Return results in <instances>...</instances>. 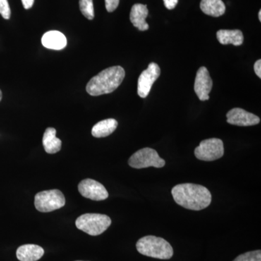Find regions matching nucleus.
<instances>
[{
	"instance_id": "nucleus-2",
	"label": "nucleus",
	"mask_w": 261,
	"mask_h": 261,
	"mask_svg": "<svg viewBox=\"0 0 261 261\" xmlns=\"http://www.w3.org/2000/svg\"><path fill=\"white\" fill-rule=\"evenodd\" d=\"M124 78L125 70L121 66L110 67L89 81L86 89L92 96L110 94L121 85Z\"/></svg>"
},
{
	"instance_id": "nucleus-18",
	"label": "nucleus",
	"mask_w": 261,
	"mask_h": 261,
	"mask_svg": "<svg viewBox=\"0 0 261 261\" xmlns=\"http://www.w3.org/2000/svg\"><path fill=\"white\" fill-rule=\"evenodd\" d=\"M200 9L205 14L212 17H220L226 11V6L222 0H202Z\"/></svg>"
},
{
	"instance_id": "nucleus-27",
	"label": "nucleus",
	"mask_w": 261,
	"mask_h": 261,
	"mask_svg": "<svg viewBox=\"0 0 261 261\" xmlns=\"http://www.w3.org/2000/svg\"><path fill=\"white\" fill-rule=\"evenodd\" d=\"M2 98H3V93H2L1 89H0V101L2 100Z\"/></svg>"
},
{
	"instance_id": "nucleus-13",
	"label": "nucleus",
	"mask_w": 261,
	"mask_h": 261,
	"mask_svg": "<svg viewBox=\"0 0 261 261\" xmlns=\"http://www.w3.org/2000/svg\"><path fill=\"white\" fill-rule=\"evenodd\" d=\"M42 43L47 49L61 50L67 45V39L63 33L58 31L46 32L42 38Z\"/></svg>"
},
{
	"instance_id": "nucleus-9",
	"label": "nucleus",
	"mask_w": 261,
	"mask_h": 261,
	"mask_svg": "<svg viewBox=\"0 0 261 261\" xmlns=\"http://www.w3.org/2000/svg\"><path fill=\"white\" fill-rule=\"evenodd\" d=\"M78 189L84 197L94 201L106 200L109 196L107 190L102 184L90 178L82 180L79 185Z\"/></svg>"
},
{
	"instance_id": "nucleus-23",
	"label": "nucleus",
	"mask_w": 261,
	"mask_h": 261,
	"mask_svg": "<svg viewBox=\"0 0 261 261\" xmlns=\"http://www.w3.org/2000/svg\"><path fill=\"white\" fill-rule=\"evenodd\" d=\"M164 5L168 10H173L176 8L178 0H163Z\"/></svg>"
},
{
	"instance_id": "nucleus-20",
	"label": "nucleus",
	"mask_w": 261,
	"mask_h": 261,
	"mask_svg": "<svg viewBox=\"0 0 261 261\" xmlns=\"http://www.w3.org/2000/svg\"><path fill=\"white\" fill-rule=\"evenodd\" d=\"M233 261H261V251L259 250L245 252L239 255Z\"/></svg>"
},
{
	"instance_id": "nucleus-25",
	"label": "nucleus",
	"mask_w": 261,
	"mask_h": 261,
	"mask_svg": "<svg viewBox=\"0 0 261 261\" xmlns=\"http://www.w3.org/2000/svg\"><path fill=\"white\" fill-rule=\"evenodd\" d=\"M22 3H23V8L25 10L30 9L32 8L33 5L34 3V0H21Z\"/></svg>"
},
{
	"instance_id": "nucleus-22",
	"label": "nucleus",
	"mask_w": 261,
	"mask_h": 261,
	"mask_svg": "<svg viewBox=\"0 0 261 261\" xmlns=\"http://www.w3.org/2000/svg\"><path fill=\"white\" fill-rule=\"evenodd\" d=\"M105 1H106V10L109 13H112L118 8L120 0H105Z\"/></svg>"
},
{
	"instance_id": "nucleus-24",
	"label": "nucleus",
	"mask_w": 261,
	"mask_h": 261,
	"mask_svg": "<svg viewBox=\"0 0 261 261\" xmlns=\"http://www.w3.org/2000/svg\"><path fill=\"white\" fill-rule=\"evenodd\" d=\"M254 70H255V73H256L257 76L259 78H261V61L260 60H258L255 62V65H254Z\"/></svg>"
},
{
	"instance_id": "nucleus-19",
	"label": "nucleus",
	"mask_w": 261,
	"mask_h": 261,
	"mask_svg": "<svg viewBox=\"0 0 261 261\" xmlns=\"http://www.w3.org/2000/svg\"><path fill=\"white\" fill-rule=\"evenodd\" d=\"M80 7L84 17L89 20L94 18L93 0H80Z\"/></svg>"
},
{
	"instance_id": "nucleus-12",
	"label": "nucleus",
	"mask_w": 261,
	"mask_h": 261,
	"mask_svg": "<svg viewBox=\"0 0 261 261\" xmlns=\"http://www.w3.org/2000/svg\"><path fill=\"white\" fill-rule=\"evenodd\" d=\"M149 11L147 5L135 4L132 7L130 13V20L134 27L140 31L144 32L149 29L148 23L146 22V18L148 15Z\"/></svg>"
},
{
	"instance_id": "nucleus-8",
	"label": "nucleus",
	"mask_w": 261,
	"mask_h": 261,
	"mask_svg": "<svg viewBox=\"0 0 261 261\" xmlns=\"http://www.w3.org/2000/svg\"><path fill=\"white\" fill-rule=\"evenodd\" d=\"M160 75L161 68L155 63H151L147 69L141 73L137 84V93L140 97L145 98L148 96L152 85L159 78Z\"/></svg>"
},
{
	"instance_id": "nucleus-11",
	"label": "nucleus",
	"mask_w": 261,
	"mask_h": 261,
	"mask_svg": "<svg viewBox=\"0 0 261 261\" xmlns=\"http://www.w3.org/2000/svg\"><path fill=\"white\" fill-rule=\"evenodd\" d=\"M227 123L239 126H255L260 123L258 116L247 112L242 108H233L226 114Z\"/></svg>"
},
{
	"instance_id": "nucleus-21",
	"label": "nucleus",
	"mask_w": 261,
	"mask_h": 261,
	"mask_svg": "<svg viewBox=\"0 0 261 261\" xmlns=\"http://www.w3.org/2000/svg\"><path fill=\"white\" fill-rule=\"evenodd\" d=\"M0 14L6 20L10 18L11 10L8 0H0Z\"/></svg>"
},
{
	"instance_id": "nucleus-3",
	"label": "nucleus",
	"mask_w": 261,
	"mask_h": 261,
	"mask_svg": "<svg viewBox=\"0 0 261 261\" xmlns=\"http://www.w3.org/2000/svg\"><path fill=\"white\" fill-rule=\"evenodd\" d=\"M137 251L142 255L161 260H168L173 255V247L168 242L161 238L146 236L141 238L136 245Z\"/></svg>"
},
{
	"instance_id": "nucleus-5",
	"label": "nucleus",
	"mask_w": 261,
	"mask_h": 261,
	"mask_svg": "<svg viewBox=\"0 0 261 261\" xmlns=\"http://www.w3.org/2000/svg\"><path fill=\"white\" fill-rule=\"evenodd\" d=\"M65 204L63 194L58 190H47L39 192L35 196L34 205L37 211L42 213L61 208Z\"/></svg>"
},
{
	"instance_id": "nucleus-6",
	"label": "nucleus",
	"mask_w": 261,
	"mask_h": 261,
	"mask_svg": "<svg viewBox=\"0 0 261 261\" xmlns=\"http://www.w3.org/2000/svg\"><path fill=\"white\" fill-rule=\"evenodd\" d=\"M130 167L141 169L148 167L163 168L166 161L160 157L157 151L154 149L145 147L137 151L128 160Z\"/></svg>"
},
{
	"instance_id": "nucleus-26",
	"label": "nucleus",
	"mask_w": 261,
	"mask_h": 261,
	"mask_svg": "<svg viewBox=\"0 0 261 261\" xmlns=\"http://www.w3.org/2000/svg\"><path fill=\"white\" fill-rule=\"evenodd\" d=\"M258 18H259V20H260V21H261V10H260V11H259Z\"/></svg>"
},
{
	"instance_id": "nucleus-4",
	"label": "nucleus",
	"mask_w": 261,
	"mask_h": 261,
	"mask_svg": "<svg viewBox=\"0 0 261 261\" xmlns=\"http://www.w3.org/2000/svg\"><path fill=\"white\" fill-rule=\"evenodd\" d=\"M111 219L106 215L86 214L75 221V226L91 236H97L106 231L111 224Z\"/></svg>"
},
{
	"instance_id": "nucleus-10",
	"label": "nucleus",
	"mask_w": 261,
	"mask_h": 261,
	"mask_svg": "<svg viewBox=\"0 0 261 261\" xmlns=\"http://www.w3.org/2000/svg\"><path fill=\"white\" fill-rule=\"evenodd\" d=\"M213 81L210 73L205 67H200L197 72L194 89L199 99L201 101L208 100L209 94L212 90Z\"/></svg>"
},
{
	"instance_id": "nucleus-15",
	"label": "nucleus",
	"mask_w": 261,
	"mask_h": 261,
	"mask_svg": "<svg viewBox=\"0 0 261 261\" xmlns=\"http://www.w3.org/2000/svg\"><path fill=\"white\" fill-rule=\"evenodd\" d=\"M218 41L221 44L240 46L244 42L243 32L240 30H219L216 33Z\"/></svg>"
},
{
	"instance_id": "nucleus-16",
	"label": "nucleus",
	"mask_w": 261,
	"mask_h": 261,
	"mask_svg": "<svg viewBox=\"0 0 261 261\" xmlns=\"http://www.w3.org/2000/svg\"><path fill=\"white\" fill-rule=\"evenodd\" d=\"M43 146L46 152L55 154L61 149L62 142L56 137V130L54 128H47L42 139Z\"/></svg>"
},
{
	"instance_id": "nucleus-17",
	"label": "nucleus",
	"mask_w": 261,
	"mask_h": 261,
	"mask_svg": "<svg viewBox=\"0 0 261 261\" xmlns=\"http://www.w3.org/2000/svg\"><path fill=\"white\" fill-rule=\"evenodd\" d=\"M118 127V122L113 118L103 120L98 122L92 129V135L96 138L108 137L115 132Z\"/></svg>"
},
{
	"instance_id": "nucleus-1",
	"label": "nucleus",
	"mask_w": 261,
	"mask_h": 261,
	"mask_svg": "<svg viewBox=\"0 0 261 261\" xmlns=\"http://www.w3.org/2000/svg\"><path fill=\"white\" fill-rule=\"evenodd\" d=\"M178 205L192 211H201L210 205L212 196L206 187L195 184H181L171 190Z\"/></svg>"
},
{
	"instance_id": "nucleus-28",
	"label": "nucleus",
	"mask_w": 261,
	"mask_h": 261,
	"mask_svg": "<svg viewBox=\"0 0 261 261\" xmlns=\"http://www.w3.org/2000/svg\"><path fill=\"white\" fill-rule=\"evenodd\" d=\"M79 261H80V260H79Z\"/></svg>"
},
{
	"instance_id": "nucleus-7",
	"label": "nucleus",
	"mask_w": 261,
	"mask_h": 261,
	"mask_svg": "<svg viewBox=\"0 0 261 261\" xmlns=\"http://www.w3.org/2000/svg\"><path fill=\"white\" fill-rule=\"evenodd\" d=\"M224 154V143L217 138L207 139L202 141L195 149L197 159L203 161H214L222 158Z\"/></svg>"
},
{
	"instance_id": "nucleus-14",
	"label": "nucleus",
	"mask_w": 261,
	"mask_h": 261,
	"mask_svg": "<svg viewBox=\"0 0 261 261\" xmlns=\"http://www.w3.org/2000/svg\"><path fill=\"white\" fill-rule=\"evenodd\" d=\"M44 249L37 245H24L17 250V258L20 261H37L44 255Z\"/></svg>"
}]
</instances>
